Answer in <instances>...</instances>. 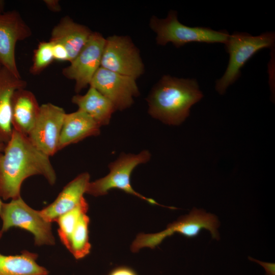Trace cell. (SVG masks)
Segmentation results:
<instances>
[{
	"label": "cell",
	"mask_w": 275,
	"mask_h": 275,
	"mask_svg": "<svg viewBox=\"0 0 275 275\" xmlns=\"http://www.w3.org/2000/svg\"><path fill=\"white\" fill-rule=\"evenodd\" d=\"M53 60L52 43L50 41L40 42L34 52L33 64L30 69V73L33 75L40 73Z\"/></svg>",
	"instance_id": "obj_22"
},
{
	"label": "cell",
	"mask_w": 275,
	"mask_h": 275,
	"mask_svg": "<svg viewBox=\"0 0 275 275\" xmlns=\"http://www.w3.org/2000/svg\"><path fill=\"white\" fill-rule=\"evenodd\" d=\"M89 205L85 199L76 207L57 218L58 233L62 244L68 249L71 235L81 215L87 213Z\"/></svg>",
	"instance_id": "obj_21"
},
{
	"label": "cell",
	"mask_w": 275,
	"mask_h": 275,
	"mask_svg": "<svg viewBox=\"0 0 275 275\" xmlns=\"http://www.w3.org/2000/svg\"><path fill=\"white\" fill-rule=\"evenodd\" d=\"M38 257L26 250L16 255L0 254V275H48V270L37 263Z\"/></svg>",
	"instance_id": "obj_19"
},
{
	"label": "cell",
	"mask_w": 275,
	"mask_h": 275,
	"mask_svg": "<svg viewBox=\"0 0 275 275\" xmlns=\"http://www.w3.org/2000/svg\"><path fill=\"white\" fill-rule=\"evenodd\" d=\"M3 204V202H2V199L0 197V213H1V211Z\"/></svg>",
	"instance_id": "obj_29"
},
{
	"label": "cell",
	"mask_w": 275,
	"mask_h": 275,
	"mask_svg": "<svg viewBox=\"0 0 275 275\" xmlns=\"http://www.w3.org/2000/svg\"><path fill=\"white\" fill-rule=\"evenodd\" d=\"M92 32L88 27L66 16L53 27L49 41L62 44L67 49L71 62L86 44Z\"/></svg>",
	"instance_id": "obj_14"
},
{
	"label": "cell",
	"mask_w": 275,
	"mask_h": 275,
	"mask_svg": "<svg viewBox=\"0 0 275 275\" xmlns=\"http://www.w3.org/2000/svg\"><path fill=\"white\" fill-rule=\"evenodd\" d=\"M135 80L132 77L100 67L89 86L107 98L116 110L122 111L129 107L133 102V97L139 95Z\"/></svg>",
	"instance_id": "obj_11"
},
{
	"label": "cell",
	"mask_w": 275,
	"mask_h": 275,
	"mask_svg": "<svg viewBox=\"0 0 275 275\" xmlns=\"http://www.w3.org/2000/svg\"><path fill=\"white\" fill-rule=\"evenodd\" d=\"M100 67L135 79L144 72L138 48L130 38L125 36L105 38Z\"/></svg>",
	"instance_id": "obj_8"
},
{
	"label": "cell",
	"mask_w": 275,
	"mask_h": 275,
	"mask_svg": "<svg viewBox=\"0 0 275 275\" xmlns=\"http://www.w3.org/2000/svg\"><path fill=\"white\" fill-rule=\"evenodd\" d=\"M71 101L90 116L100 127L109 123L116 110L112 102L93 87L84 95L73 96Z\"/></svg>",
	"instance_id": "obj_18"
},
{
	"label": "cell",
	"mask_w": 275,
	"mask_h": 275,
	"mask_svg": "<svg viewBox=\"0 0 275 275\" xmlns=\"http://www.w3.org/2000/svg\"><path fill=\"white\" fill-rule=\"evenodd\" d=\"M105 38L98 32H92L86 44L69 66L62 70L63 75L75 81L78 93L86 88L100 67Z\"/></svg>",
	"instance_id": "obj_9"
},
{
	"label": "cell",
	"mask_w": 275,
	"mask_h": 275,
	"mask_svg": "<svg viewBox=\"0 0 275 275\" xmlns=\"http://www.w3.org/2000/svg\"><path fill=\"white\" fill-rule=\"evenodd\" d=\"M5 2L4 1L0 0V13L4 12Z\"/></svg>",
	"instance_id": "obj_27"
},
{
	"label": "cell",
	"mask_w": 275,
	"mask_h": 275,
	"mask_svg": "<svg viewBox=\"0 0 275 275\" xmlns=\"http://www.w3.org/2000/svg\"><path fill=\"white\" fill-rule=\"evenodd\" d=\"M0 217L3 233L13 227L18 228L32 233L36 245L55 244L51 223L43 217L40 210L29 206L21 197L12 199L9 203H3Z\"/></svg>",
	"instance_id": "obj_7"
},
{
	"label": "cell",
	"mask_w": 275,
	"mask_h": 275,
	"mask_svg": "<svg viewBox=\"0 0 275 275\" xmlns=\"http://www.w3.org/2000/svg\"><path fill=\"white\" fill-rule=\"evenodd\" d=\"M5 145V144L0 142V153L4 151Z\"/></svg>",
	"instance_id": "obj_28"
},
{
	"label": "cell",
	"mask_w": 275,
	"mask_h": 275,
	"mask_svg": "<svg viewBox=\"0 0 275 275\" xmlns=\"http://www.w3.org/2000/svg\"><path fill=\"white\" fill-rule=\"evenodd\" d=\"M89 223L90 218L87 213L82 214L71 235L68 250L77 260L85 257L90 252Z\"/></svg>",
	"instance_id": "obj_20"
},
{
	"label": "cell",
	"mask_w": 275,
	"mask_h": 275,
	"mask_svg": "<svg viewBox=\"0 0 275 275\" xmlns=\"http://www.w3.org/2000/svg\"><path fill=\"white\" fill-rule=\"evenodd\" d=\"M3 68V66L1 62H0V71L2 70V69Z\"/></svg>",
	"instance_id": "obj_30"
},
{
	"label": "cell",
	"mask_w": 275,
	"mask_h": 275,
	"mask_svg": "<svg viewBox=\"0 0 275 275\" xmlns=\"http://www.w3.org/2000/svg\"><path fill=\"white\" fill-rule=\"evenodd\" d=\"M90 174L84 172L79 174L66 184L54 201L40 212L47 221L52 223L63 214L71 210L85 199L90 181Z\"/></svg>",
	"instance_id": "obj_13"
},
{
	"label": "cell",
	"mask_w": 275,
	"mask_h": 275,
	"mask_svg": "<svg viewBox=\"0 0 275 275\" xmlns=\"http://www.w3.org/2000/svg\"><path fill=\"white\" fill-rule=\"evenodd\" d=\"M249 259L250 260L258 263L261 265L265 270L266 275H275L274 263L260 261L250 257H249Z\"/></svg>",
	"instance_id": "obj_25"
},
{
	"label": "cell",
	"mask_w": 275,
	"mask_h": 275,
	"mask_svg": "<svg viewBox=\"0 0 275 275\" xmlns=\"http://www.w3.org/2000/svg\"><path fill=\"white\" fill-rule=\"evenodd\" d=\"M100 126L85 112L77 111L66 113L60 136L58 151L85 139L97 136Z\"/></svg>",
	"instance_id": "obj_16"
},
{
	"label": "cell",
	"mask_w": 275,
	"mask_h": 275,
	"mask_svg": "<svg viewBox=\"0 0 275 275\" xmlns=\"http://www.w3.org/2000/svg\"><path fill=\"white\" fill-rule=\"evenodd\" d=\"M47 8L53 12H59L61 11V7L58 0H45L43 1Z\"/></svg>",
	"instance_id": "obj_26"
},
{
	"label": "cell",
	"mask_w": 275,
	"mask_h": 275,
	"mask_svg": "<svg viewBox=\"0 0 275 275\" xmlns=\"http://www.w3.org/2000/svg\"><path fill=\"white\" fill-rule=\"evenodd\" d=\"M26 82L3 67L0 71V142L6 144L13 132L12 100L18 89L25 88Z\"/></svg>",
	"instance_id": "obj_15"
},
{
	"label": "cell",
	"mask_w": 275,
	"mask_h": 275,
	"mask_svg": "<svg viewBox=\"0 0 275 275\" xmlns=\"http://www.w3.org/2000/svg\"><path fill=\"white\" fill-rule=\"evenodd\" d=\"M275 35L267 32L258 36L245 33H234L229 36L224 44L229 54L227 68L224 75L216 81L215 90L221 95L234 83L240 76V69L246 62L259 50L272 47Z\"/></svg>",
	"instance_id": "obj_3"
},
{
	"label": "cell",
	"mask_w": 275,
	"mask_h": 275,
	"mask_svg": "<svg viewBox=\"0 0 275 275\" xmlns=\"http://www.w3.org/2000/svg\"><path fill=\"white\" fill-rule=\"evenodd\" d=\"M219 222L217 216L203 209L194 208L187 215L180 216L177 221L169 224L162 231L153 234L139 233L133 240L130 249L133 253L141 249H154L167 237L179 233L188 238L197 236L202 229L208 230L212 237L219 239L217 228Z\"/></svg>",
	"instance_id": "obj_5"
},
{
	"label": "cell",
	"mask_w": 275,
	"mask_h": 275,
	"mask_svg": "<svg viewBox=\"0 0 275 275\" xmlns=\"http://www.w3.org/2000/svg\"><path fill=\"white\" fill-rule=\"evenodd\" d=\"M66 112L51 103L40 105L36 123L28 135L31 142L49 157L58 151V145Z\"/></svg>",
	"instance_id": "obj_10"
},
{
	"label": "cell",
	"mask_w": 275,
	"mask_h": 275,
	"mask_svg": "<svg viewBox=\"0 0 275 275\" xmlns=\"http://www.w3.org/2000/svg\"><path fill=\"white\" fill-rule=\"evenodd\" d=\"M29 26L15 10L0 13V62L15 76L21 78L15 58L17 43L32 35Z\"/></svg>",
	"instance_id": "obj_12"
},
{
	"label": "cell",
	"mask_w": 275,
	"mask_h": 275,
	"mask_svg": "<svg viewBox=\"0 0 275 275\" xmlns=\"http://www.w3.org/2000/svg\"><path fill=\"white\" fill-rule=\"evenodd\" d=\"M43 176L50 185L57 176L49 157L39 150L28 136L13 130L0 153V197L4 200L20 197L23 182L34 176Z\"/></svg>",
	"instance_id": "obj_1"
},
{
	"label": "cell",
	"mask_w": 275,
	"mask_h": 275,
	"mask_svg": "<svg viewBox=\"0 0 275 275\" xmlns=\"http://www.w3.org/2000/svg\"><path fill=\"white\" fill-rule=\"evenodd\" d=\"M40 109L35 95L25 88L17 90L12 100L13 129L28 136L38 117Z\"/></svg>",
	"instance_id": "obj_17"
},
{
	"label": "cell",
	"mask_w": 275,
	"mask_h": 275,
	"mask_svg": "<svg viewBox=\"0 0 275 275\" xmlns=\"http://www.w3.org/2000/svg\"><path fill=\"white\" fill-rule=\"evenodd\" d=\"M203 97L196 79L164 75L148 98V113L170 125H179L188 117L191 107Z\"/></svg>",
	"instance_id": "obj_2"
},
{
	"label": "cell",
	"mask_w": 275,
	"mask_h": 275,
	"mask_svg": "<svg viewBox=\"0 0 275 275\" xmlns=\"http://www.w3.org/2000/svg\"><path fill=\"white\" fill-rule=\"evenodd\" d=\"M150 28L156 34L158 44L172 43L180 47L191 42L225 44L229 34L226 31H215L207 27H190L182 24L177 18V12L170 10L166 18L153 16L150 20Z\"/></svg>",
	"instance_id": "obj_4"
},
{
	"label": "cell",
	"mask_w": 275,
	"mask_h": 275,
	"mask_svg": "<svg viewBox=\"0 0 275 275\" xmlns=\"http://www.w3.org/2000/svg\"><path fill=\"white\" fill-rule=\"evenodd\" d=\"M108 275H138L132 268L127 266H119L113 269Z\"/></svg>",
	"instance_id": "obj_24"
},
{
	"label": "cell",
	"mask_w": 275,
	"mask_h": 275,
	"mask_svg": "<svg viewBox=\"0 0 275 275\" xmlns=\"http://www.w3.org/2000/svg\"><path fill=\"white\" fill-rule=\"evenodd\" d=\"M51 43L54 60L69 62L68 53L66 48L59 43Z\"/></svg>",
	"instance_id": "obj_23"
},
{
	"label": "cell",
	"mask_w": 275,
	"mask_h": 275,
	"mask_svg": "<svg viewBox=\"0 0 275 275\" xmlns=\"http://www.w3.org/2000/svg\"><path fill=\"white\" fill-rule=\"evenodd\" d=\"M2 235H3V232L1 230H0V238L2 237Z\"/></svg>",
	"instance_id": "obj_31"
},
{
	"label": "cell",
	"mask_w": 275,
	"mask_h": 275,
	"mask_svg": "<svg viewBox=\"0 0 275 275\" xmlns=\"http://www.w3.org/2000/svg\"><path fill=\"white\" fill-rule=\"evenodd\" d=\"M150 158L151 153L148 150H143L137 154H121L117 159L109 164V173L106 176L89 182L86 194L98 197L106 195L113 188H117L150 204L175 209V207L161 205L154 200L142 196L135 191L131 185L130 176L132 171L139 164L148 162Z\"/></svg>",
	"instance_id": "obj_6"
}]
</instances>
